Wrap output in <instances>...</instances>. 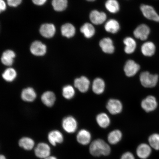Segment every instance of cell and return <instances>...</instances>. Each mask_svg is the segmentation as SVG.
I'll use <instances>...</instances> for the list:
<instances>
[{
  "mask_svg": "<svg viewBox=\"0 0 159 159\" xmlns=\"http://www.w3.org/2000/svg\"><path fill=\"white\" fill-rule=\"evenodd\" d=\"M61 33L63 36L69 38L74 36L75 29L74 26L71 24L66 23L61 27Z\"/></svg>",
  "mask_w": 159,
  "mask_h": 159,
  "instance_id": "29",
  "label": "cell"
},
{
  "mask_svg": "<svg viewBox=\"0 0 159 159\" xmlns=\"http://www.w3.org/2000/svg\"><path fill=\"white\" fill-rule=\"evenodd\" d=\"M140 80L143 86L146 88H152L157 83L158 76L157 75L150 74L148 71H144L141 73Z\"/></svg>",
  "mask_w": 159,
  "mask_h": 159,
  "instance_id": "2",
  "label": "cell"
},
{
  "mask_svg": "<svg viewBox=\"0 0 159 159\" xmlns=\"http://www.w3.org/2000/svg\"><path fill=\"white\" fill-rule=\"evenodd\" d=\"M105 29L108 32L115 34L118 32L120 29V25L116 20L111 19L105 24Z\"/></svg>",
  "mask_w": 159,
  "mask_h": 159,
  "instance_id": "26",
  "label": "cell"
},
{
  "mask_svg": "<svg viewBox=\"0 0 159 159\" xmlns=\"http://www.w3.org/2000/svg\"><path fill=\"white\" fill-rule=\"evenodd\" d=\"M15 56V53L13 51L10 50L6 51L2 55L1 59L2 62L7 66H11L13 64Z\"/></svg>",
  "mask_w": 159,
  "mask_h": 159,
  "instance_id": "22",
  "label": "cell"
},
{
  "mask_svg": "<svg viewBox=\"0 0 159 159\" xmlns=\"http://www.w3.org/2000/svg\"><path fill=\"white\" fill-rule=\"evenodd\" d=\"M21 98L23 101L27 102H32L37 97V94L34 89L31 87H27L22 91Z\"/></svg>",
  "mask_w": 159,
  "mask_h": 159,
  "instance_id": "17",
  "label": "cell"
},
{
  "mask_svg": "<svg viewBox=\"0 0 159 159\" xmlns=\"http://www.w3.org/2000/svg\"><path fill=\"white\" fill-rule=\"evenodd\" d=\"M87 1L90 2L94 1L95 0H87Z\"/></svg>",
  "mask_w": 159,
  "mask_h": 159,
  "instance_id": "41",
  "label": "cell"
},
{
  "mask_svg": "<svg viewBox=\"0 0 159 159\" xmlns=\"http://www.w3.org/2000/svg\"><path fill=\"white\" fill-rule=\"evenodd\" d=\"M6 9V4L3 0H0V10L1 11H4Z\"/></svg>",
  "mask_w": 159,
  "mask_h": 159,
  "instance_id": "38",
  "label": "cell"
},
{
  "mask_svg": "<svg viewBox=\"0 0 159 159\" xmlns=\"http://www.w3.org/2000/svg\"><path fill=\"white\" fill-rule=\"evenodd\" d=\"M89 80L85 76H81L75 79L74 86L81 93H85L88 91L90 86Z\"/></svg>",
  "mask_w": 159,
  "mask_h": 159,
  "instance_id": "10",
  "label": "cell"
},
{
  "mask_svg": "<svg viewBox=\"0 0 159 159\" xmlns=\"http://www.w3.org/2000/svg\"><path fill=\"white\" fill-rule=\"evenodd\" d=\"M34 153L37 157L44 159L49 156L51 154L50 147L46 143H39L36 147Z\"/></svg>",
  "mask_w": 159,
  "mask_h": 159,
  "instance_id": "5",
  "label": "cell"
},
{
  "mask_svg": "<svg viewBox=\"0 0 159 159\" xmlns=\"http://www.w3.org/2000/svg\"><path fill=\"white\" fill-rule=\"evenodd\" d=\"M150 145L146 143L139 144L136 148L137 156L141 159H147L150 156L152 149Z\"/></svg>",
  "mask_w": 159,
  "mask_h": 159,
  "instance_id": "11",
  "label": "cell"
},
{
  "mask_svg": "<svg viewBox=\"0 0 159 159\" xmlns=\"http://www.w3.org/2000/svg\"><path fill=\"white\" fill-rule=\"evenodd\" d=\"M140 69V65L132 60H129L125 65L124 70L126 76L131 77L136 75Z\"/></svg>",
  "mask_w": 159,
  "mask_h": 159,
  "instance_id": "8",
  "label": "cell"
},
{
  "mask_svg": "<svg viewBox=\"0 0 159 159\" xmlns=\"http://www.w3.org/2000/svg\"><path fill=\"white\" fill-rule=\"evenodd\" d=\"M96 121L99 126L102 128H106L110 124V118L108 115L105 113H101L97 115Z\"/></svg>",
  "mask_w": 159,
  "mask_h": 159,
  "instance_id": "25",
  "label": "cell"
},
{
  "mask_svg": "<svg viewBox=\"0 0 159 159\" xmlns=\"http://www.w3.org/2000/svg\"><path fill=\"white\" fill-rule=\"evenodd\" d=\"M20 147L26 150H31L34 146L35 143L32 139L28 137H23L19 141Z\"/></svg>",
  "mask_w": 159,
  "mask_h": 159,
  "instance_id": "27",
  "label": "cell"
},
{
  "mask_svg": "<svg viewBox=\"0 0 159 159\" xmlns=\"http://www.w3.org/2000/svg\"><path fill=\"white\" fill-rule=\"evenodd\" d=\"M89 150L90 154L95 157L108 156L111 151L110 146L101 139L93 141L89 145Z\"/></svg>",
  "mask_w": 159,
  "mask_h": 159,
  "instance_id": "1",
  "label": "cell"
},
{
  "mask_svg": "<svg viewBox=\"0 0 159 159\" xmlns=\"http://www.w3.org/2000/svg\"><path fill=\"white\" fill-rule=\"evenodd\" d=\"M107 110L111 114L116 115L122 112L123 105L118 99H111L108 101L106 106Z\"/></svg>",
  "mask_w": 159,
  "mask_h": 159,
  "instance_id": "7",
  "label": "cell"
},
{
  "mask_svg": "<svg viewBox=\"0 0 159 159\" xmlns=\"http://www.w3.org/2000/svg\"><path fill=\"white\" fill-rule=\"evenodd\" d=\"M157 105L156 98L152 95L146 97L141 102V107L147 112H152L155 110Z\"/></svg>",
  "mask_w": 159,
  "mask_h": 159,
  "instance_id": "6",
  "label": "cell"
},
{
  "mask_svg": "<svg viewBox=\"0 0 159 159\" xmlns=\"http://www.w3.org/2000/svg\"><path fill=\"white\" fill-rule=\"evenodd\" d=\"M75 94L74 87L71 85H67L63 87L62 95L65 99H70L73 98Z\"/></svg>",
  "mask_w": 159,
  "mask_h": 159,
  "instance_id": "32",
  "label": "cell"
},
{
  "mask_svg": "<svg viewBox=\"0 0 159 159\" xmlns=\"http://www.w3.org/2000/svg\"><path fill=\"white\" fill-rule=\"evenodd\" d=\"M150 33V29L148 26L145 24L139 25L134 31V35L137 39L141 40H146Z\"/></svg>",
  "mask_w": 159,
  "mask_h": 159,
  "instance_id": "9",
  "label": "cell"
},
{
  "mask_svg": "<svg viewBox=\"0 0 159 159\" xmlns=\"http://www.w3.org/2000/svg\"><path fill=\"white\" fill-rule=\"evenodd\" d=\"M48 138L50 143L53 146H56L57 144L61 143L64 139L62 134L57 130H52L50 132Z\"/></svg>",
  "mask_w": 159,
  "mask_h": 159,
  "instance_id": "15",
  "label": "cell"
},
{
  "mask_svg": "<svg viewBox=\"0 0 159 159\" xmlns=\"http://www.w3.org/2000/svg\"><path fill=\"white\" fill-rule=\"evenodd\" d=\"M17 73L14 69L8 68L6 69L2 75L5 80L8 82H12L16 78Z\"/></svg>",
  "mask_w": 159,
  "mask_h": 159,
  "instance_id": "30",
  "label": "cell"
},
{
  "mask_svg": "<svg viewBox=\"0 0 159 159\" xmlns=\"http://www.w3.org/2000/svg\"><path fill=\"white\" fill-rule=\"evenodd\" d=\"M124 43L125 45V52L127 54H131L134 52L136 47V43L134 39L130 37H127L124 39Z\"/></svg>",
  "mask_w": 159,
  "mask_h": 159,
  "instance_id": "24",
  "label": "cell"
},
{
  "mask_svg": "<svg viewBox=\"0 0 159 159\" xmlns=\"http://www.w3.org/2000/svg\"><path fill=\"white\" fill-rule=\"evenodd\" d=\"M89 19L93 24L99 25L104 23L107 19V15L103 12H99L97 10H94L89 15Z\"/></svg>",
  "mask_w": 159,
  "mask_h": 159,
  "instance_id": "12",
  "label": "cell"
},
{
  "mask_svg": "<svg viewBox=\"0 0 159 159\" xmlns=\"http://www.w3.org/2000/svg\"><path fill=\"white\" fill-rule=\"evenodd\" d=\"M47 0H32L34 3L35 5L41 6L44 4Z\"/></svg>",
  "mask_w": 159,
  "mask_h": 159,
  "instance_id": "37",
  "label": "cell"
},
{
  "mask_svg": "<svg viewBox=\"0 0 159 159\" xmlns=\"http://www.w3.org/2000/svg\"><path fill=\"white\" fill-rule=\"evenodd\" d=\"M42 35L46 38H50L54 35L56 29L54 25L51 24H45L42 25L39 30Z\"/></svg>",
  "mask_w": 159,
  "mask_h": 159,
  "instance_id": "19",
  "label": "cell"
},
{
  "mask_svg": "<svg viewBox=\"0 0 159 159\" xmlns=\"http://www.w3.org/2000/svg\"><path fill=\"white\" fill-rule=\"evenodd\" d=\"M41 100L43 104L45 106L51 107L54 105L56 100V97L52 91H47L42 95Z\"/></svg>",
  "mask_w": 159,
  "mask_h": 159,
  "instance_id": "18",
  "label": "cell"
},
{
  "mask_svg": "<svg viewBox=\"0 0 159 159\" xmlns=\"http://www.w3.org/2000/svg\"><path fill=\"white\" fill-rule=\"evenodd\" d=\"M80 31L85 37L87 39H89L95 34V29L92 24L89 23H86L81 27Z\"/></svg>",
  "mask_w": 159,
  "mask_h": 159,
  "instance_id": "28",
  "label": "cell"
},
{
  "mask_svg": "<svg viewBox=\"0 0 159 159\" xmlns=\"http://www.w3.org/2000/svg\"><path fill=\"white\" fill-rule=\"evenodd\" d=\"M8 4L11 7H16L21 2L22 0H7Z\"/></svg>",
  "mask_w": 159,
  "mask_h": 159,
  "instance_id": "36",
  "label": "cell"
},
{
  "mask_svg": "<svg viewBox=\"0 0 159 159\" xmlns=\"http://www.w3.org/2000/svg\"><path fill=\"white\" fill-rule=\"evenodd\" d=\"M52 5L56 11H64L67 7V0H52Z\"/></svg>",
  "mask_w": 159,
  "mask_h": 159,
  "instance_id": "33",
  "label": "cell"
},
{
  "mask_svg": "<svg viewBox=\"0 0 159 159\" xmlns=\"http://www.w3.org/2000/svg\"><path fill=\"white\" fill-rule=\"evenodd\" d=\"M62 126L66 132L69 134H72L75 133L77 130V121L73 116H67L63 119Z\"/></svg>",
  "mask_w": 159,
  "mask_h": 159,
  "instance_id": "4",
  "label": "cell"
},
{
  "mask_svg": "<svg viewBox=\"0 0 159 159\" xmlns=\"http://www.w3.org/2000/svg\"><path fill=\"white\" fill-rule=\"evenodd\" d=\"M122 138V132L119 130H114L109 133L107 139L109 144L115 145L120 142Z\"/></svg>",
  "mask_w": 159,
  "mask_h": 159,
  "instance_id": "23",
  "label": "cell"
},
{
  "mask_svg": "<svg viewBox=\"0 0 159 159\" xmlns=\"http://www.w3.org/2000/svg\"><path fill=\"white\" fill-rule=\"evenodd\" d=\"M120 159H135L134 155L129 152H124L121 156Z\"/></svg>",
  "mask_w": 159,
  "mask_h": 159,
  "instance_id": "35",
  "label": "cell"
},
{
  "mask_svg": "<svg viewBox=\"0 0 159 159\" xmlns=\"http://www.w3.org/2000/svg\"><path fill=\"white\" fill-rule=\"evenodd\" d=\"M76 138L79 144L85 146L90 143L91 135L89 131L85 129H81L77 134Z\"/></svg>",
  "mask_w": 159,
  "mask_h": 159,
  "instance_id": "14",
  "label": "cell"
},
{
  "mask_svg": "<svg viewBox=\"0 0 159 159\" xmlns=\"http://www.w3.org/2000/svg\"><path fill=\"white\" fill-rule=\"evenodd\" d=\"M148 141L151 148L155 150H159V134H154L149 136Z\"/></svg>",
  "mask_w": 159,
  "mask_h": 159,
  "instance_id": "34",
  "label": "cell"
},
{
  "mask_svg": "<svg viewBox=\"0 0 159 159\" xmlns=\"http://www.w3.org/2000/svg\"><path fill=\"white\" fill-rule=\"evenodd\" d=\"M0 159H7L3 155H1L0 156Z\"/></svg>",
  "mask_w": 159,
  "mask_h": 159,
  "instance_id": "40",
  "label": "cell"
},
{
  "mask_svg": "<svg viewBox=\"0 0 159 159\" xmlns=\"http://www.w3.org/2000/svg\"><path fill=\"white\" fill-rule=\"evenodd\" d=\"M105 7L109 11L112 13L118 12L120 9L119 3L116 0H107Z\"/></svg>",
  "mask_w": 159,
  "mask_h": 159,
  "instance_id": "31",
  "label": "cell"
},
{
  "mask_svg": "<svg viewBox=\"0 0 159 159\" xmlns=\"http://www.w3.org/2000/svg\"><path fill=\"white\" fill-rule=\"evenodd\" d=\"M99 46L104 52L111 54L114 52L115 47L112 40L109 38H105L99 42Z\"/></svg>",
  "mask_w": 159,
  "mask_h": 159,
  "instance_id": "16",
  "label": "cell"
},
{
  "mask_svg": "<svg viewBox=\"0 0 159 159\" xmlns=\"http://www.w3.org/2000/svg\"><path fill=\"white\" fill-rule=\"evenodd\" d=\"M156 48L152 42L148 41L145 43L141 47V51L143 54L146 57H152L156 52Z\"/></svg>",
  "mask_w": 159,
  "mask_h": 159,
  "instance_id": "21",
  "label": "cell"
},
{
  "mask_svg": "<svg viewBox=\"0 0 159 159\" xmlns=\"http://www.w3.org/2000/svg\"><path fill=\"white\" fill-rule=\"evenodd\" d=\"M105 87V83L102 79L97 78L93 81L92 89L93 92L95 94H102L104 92Z\"/></svg>",
  "mask_w": 159,
  "mask_h": 159,
  "instance_id": "20",
  "label": "cell"
},
{
  "mask_svg": "<svg viewBox=\"0 0 159 159\" xmlns=\"http://www.w3.org/2000/svg\"><path fill=\"white\" fill-rule=\"evenodd\" d=\"M44 159H57V158L54 156H49Z\"/></svg>",
  "mask_w": 159,
  "mask_h": 159,
  "instance_id": "39",
  "label": "cell"
},
{
  "mask_svg": "<svg viewBox=\"0 0 159 159\" xmlns=\"http://www.w3.org/2000/svg\"><path fill=\"white\" fill-rule=\"evenodd\" d=\"M140 10L144 16L149 20L159 22V15L152 6L142 5Z\"/></svg>",
  "mask_w": 159,
  "mask_h": 159,
  "instance_id": "3",
  "label": "cell"
},
{
  "mask_svg": "<svg viewBox=\"0 0 159 159\" xmlns=\"http://www.w3.org/2000/svg\"><path fill=\"white\" fill-rule=\"evenodd\" d=\"M32 53L36 56L44 55L47 51L45 45L39 41H35L32 44L30 47Z\"/></svg>",
  "mask_w": 159,
  "mask_h": 159,
  "instance_id": "13",
  "label": "cell"
}]
</instances>
